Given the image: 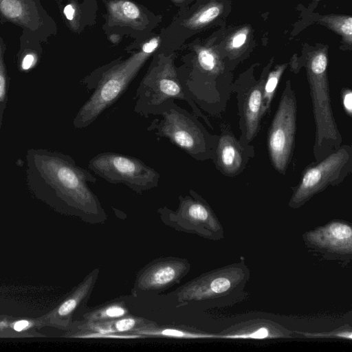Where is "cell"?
I'll return each mask as SVG.
<instances>
[{"mask_svg": "<svg viewBox=\"0 0 352 352\" xmlns=\"http://www.w3.org/2000/svg\"><path fill=\"white\" fill-rule=\"evenodd\" d=\"M305 246L324 260L348 265L352 260V226L349 221L333 219L302 234Z\"/></svg>", "mask_w": 352, "mask_h": 352, "instance_id": "obj_10", "label": "cell"}, {"mask_svg": "<svg viewBox=\"0 0 352 352\" xmlns=\"http://www.w3.org/2000/svg\"><path fill=\"white\" fill-rule=\"evenodd\" d=\"M109 16L113 22L138 26L143 21L140 8L129 0H111L107 4Z\"/></svg>", "mask_w": 352, "mask_h": 352, "instance_id": "obj_17", "label": "cell"}, {"mask_svg": "<svg viewBox=\"0 0 352 352\" xmlns=\"http://www.w3.org/2000/svg\"><path fill=\"white\" fill-rule=\"evenodd\" d=\"M129 314L123 300H113L101 304L84 315L85 321L98 322L115 320Z\"/></svg>", "mask_w": 352, "mask_h": 352, "instance_id": "obj_19", "label": "cell"}, {"mask_svg": "<svg viewBox=\"0 0 352 352\" xmlns=\"http://www.w3.org/2000/svg\"><path fill=\"white\" fill-rule=\"evenodd\" d=\"M110 38H113V39H111V41L113 43H116L115 40L116 39L117 41H118V38H119V36L118 35H115V34H113L111 36Z\"/></svg>", "mask_w": 352, "mask_h": 352, "instance_id": "obj_30", "label": "cell"}, {"mask_svg": "<svg viewBox=\"0 0 352 352\" xmlns=\"http://www.w3.org/2000/svg\"><path fill=\"white\" fill-rule=\"evenodd\" d=\"M26 181L30 189L43 193L62 208L90 224L103 223L107 214L89 186L96 177L69 155L32 148L26 155Z\"/></svg>", "mask_w": 352, "mask_h": 352, "instance_id": "obj_1", "label": "cell"}, {"mask_svg": "<svg viewBox=\"0 0 352 352\" xmlns=\"http://www.w3.org/2000/svg\"><path fill=\"white\" fill-rule=\"evenodd\" d=\"M295 335L301 336L305 338L314 339H344L351 341L352 340V327L350 324H344L336 329L325 332H306V331H294Z\"/></svg>", "mask_w": 352, "mask_h": 352, "instance_id": "obj_23", "label": "cell"}, {"mask_svg": "<svg viewBox=\"0 0 352 352\" xmlns=\"http://www.w3.org/2000/svg\"><path fill=\"white\" fill-rule=\"evenodd\" d=\"M297 101L290 81L285 83L267 133L269 157L274 168L285 175L294 151Z\"/></svg>", "mask_w": 352, "mask_h": 352, "instance_id": "obj_9", "label": "cell"}, {"mask_svg": "<svg viewBox=\"0 0 352 352\" xmlns=\"http://www.w3.org/2000/svg\"><path fill=\"white\" fill-rule=\"evenodd\" d=\"M0 14L23 27L32 28L34 24V13L27 0H0Z\"/></svg>", "mask_w": 352, "mask_h": 352, "instance_id": "obj_18", "label": "cell"}, {"mask_svg": "<svg viewBox=\"0 0 352 352\" xmlns=\"http://www.w3.org/2000/svg\"><path fill=\"white\" fill-rule=\"evenodd\" d=\"M178 199V207L175 210L166 206L157 210L164 224L178 232L195 234L212 241L224 238L222 224L200 195L190 189L188 195H179Z\"/></svg>", "mask_w": 352, "mask_h": 352, "instance_id": "obj_6", "label": "cell"}, {"mask_svg": "<svg viewBox=\"0 0 352 352\" xmlns=\"http://www.w3.org/2000/svg\"><path fill=\"white\" fill-rule=\"evenodd\" d=\"M327 64L324 50L311 52L306 63L316 127L313 148L315 162L338 149L342 141L331 104Z\"/></svg>", "mask_w": 352, "mask_h": 352, "instance_id": "obj_4", "label": "cell"}, {"mask_svg": "<svg viewBox=\"0 0 352 352\" xmlns=\"http://www.w3.org/2000/svg\"><path fill=\"white\" fill-rule=\"evenodd\" d=\"M254 156V146L242 144L223 124L212 158L216 168L223 175L234 177L245 168Z\"/></svg>", "mask_w": 352, "mask_h": 352, "instance_id": "obj_13", "label": "cell"}, {"mask_svg": "<svg viewBox=\"0 0 352 352\" xmlns=\"http://www.w3.org/2000/svg\"><path fill=\"white\" fill-rule=\"evenodd\" d=\"M88 169L107 182L122 184L141 195L156 188L160 173L141 160L114 152H102L90 160Z\"/></svg>", "mask_w": 352, "mask_h": 352, "instance_id": "obj_8", "label": "cell"}, {"mask_svg": "<svg viewBox=\"0 0 352 352\" xmlns=\"http://www.w3.org/2000/svg\"><path fill=\"white\" fill-rule=\"evenodd\" d=\"M144 318L130 314L108 321H85L80 325L83 332L98 333H131L137 328L151 322Z\"/></svg>", "mask_w": 352, "mask_h": 352, "instance_id": "obj_15", "label": "cell"}, {"mask_svg": "<svg viewBox=\"0 0 352 352\" xmlns=\"http://www.w3.org/2000/svg\"><path fill=\"white\" fill-rule=\"evenodd\" d=\"M133 99L134 111L144 118L156 116L167 101H185L195 116L213 129L207 116L186 94L172 56H159L153 60L139 84Z\"/></svg>", "mask_w": 352, "mask_h": 352, "instance_id": "obj_5", "label": "cell"}, {"mask_svg": "<svg viewBox=\"0 0 352 352\" xmlns=\"http://www.w3.org/2000/svg\"><path fill=\"white\" fill-rule=\"evenodd\" d=\"M63 13L68 21L74 23L77 16V8L74 3H70L65 6Z\"/></svg>", "mask_w": 352, "mask_h": 352, "instance_id": "obj_28", "label": "cell"}, {"mask_svg": "<svg viewBox=\"0 0 352 352\" xmlns=\"http://www.w3.org/2000/svg\"><path fill=\"white\" fill-rule=\"evenodd\" d=\"M295 336L282 325L265 319L250 320L232 326L216 334V338L233 340H269L291 338Z\"/></svg>", "mask_w": 352, "mask_h": 352, "instance_id": "obj_14", "label": "cell"}, {"mask_svg": "<svg viewBox=\"0 0 352 352\" xmlns=\"http://www.w3.org/2000/svg\"><path fill=\"white\" fill-rule=\"evenodd\" d=\"M37 63V56L32 52H27L21 60L20 67L23 71H28Z\"/></svg>", "mask_w": 352, "mask_h": 352, "instance_id": "obj_26", "label": "cell"}, {"mask_svg": "<svg viewBox=\"0 0 352 352\" xmlns=\"http://www.w3.org/2000/svg\"><path fill=\"white\" fill-rule=\"evenodd\" d=\"M222 6L212 3L202 8L188 19L185 25L191 29L201 28L214 20L221 12Z\"/></svg>", "mask_w": 352, "mask_h": 352, "instance_id": "obj_21", "label": "cell"}, {"mask_svg": "<svg viewBox=\"0 0 352 352\" xmlns=\"http://www.w3.org/2000/svg\"><path fill=\"white\" fill-rule=\"evenodd\" d=\"M147 126L161 138L167 139L173 144L198 161L212 160L219 135H212L192 112L177 105L175 100L166 102Z\"/></svg>", "mask_w": 352, "mask_h": 352, "instance_id": "obj_3", "label": "cell"}, {"mask_svg": "<svg viewBox=\"0 0 352 352\" xmlns=\"http://www.w3.org/2000/svg\"><path fill=\"white\" fill-rule=\"evenodd\" d=\"M190 263L184 258L164 256L145 265L136 274L131 294L162 292L179 283L190 270Z\"/></svg>", "mask_w": 352, "mask_h": 352, "instance_id": "obj_11", "label": "cell"}, {"mask_svg": "<svg viewBox=\"0 0 352 352\" xmlns=\"http://www.w3.org/2000/svg\"><path fill=\"white\" fill-rule=\"evenodd\" d=\"M286 67V64L278 65L266 76L263 91V112L264 116L266 113L270 112L272 99Z\"/></svg>", "mask_w": 352, "mask_h": 352, "instance_id": "obj_20", "label": "cell"}, {"mask_svg": "<svg viewBox=\"0 0 352 352\" xmlns=\"http://www.w3.org/2000/svg\"><path fill=\"white\" fill-rule=\"evenodd\" d=\"M352 170V147L340 146L322 160L307 167L294 188L288 206L298 209L329 186L342 183Z\"/></svg>", "mask_w": 352, "mask_h": 352, "instance_id": "obj_7", "label": "cell"}, {"mask_svg": "<svg viewBox=\"0 0 352 352\" xmlns=\"http://www.w3.org/2000/svg\"><path fill=\"white\" fill-rule=\"evenodd\" d=\"M265 75L252 83L242 82L231 87L232 93L236 95L239 127L241 134L239 141L248 145L260 131L261 122L264 117L263 112V91Z\"/></svg>", "mask_w": 352, "mask_h": 352, "instance_id": "obj_12", "label": "cell"}, {"mask_svg": "<svg viewBox=\"0 0 352 352\" xmlns=\"http://www.w3.org/2000/svg\"><path fill=\"white\" fill-rule=\"evenodd\" d=\"M248 30L243 28L234 33L228 42V48L232 50H240L246 43Z\"/></svg>", "mask_w": 352, "mask_h": 352, "instance_id": "obj_25", "label": "cell"}, {"mask_svg": "<svg viewBox=\"0 0 352 352\" xmlns=\"http://www.w3.org/2000/svg\"><path fill=\"white\" fill-rule=\"evenodd\" d=\"M131 333L140 335L144 338H168L189 340L216 338V334L197 332L192 330L176 327L160 326L153 321L137 328Z\"/></svg>", "mask_w": 352, "mask_h": 352, "instance_id": "obj_16", "label": "cell"}, {"mask_svg": "<svg viewBox=\"0 0 352 352\" xmlns=\"http://www.w3.org/2000/svg\"><path fill=\"white\" fill-rule=\"evenodd\" d=\"M342 102L344 109L349 117L352 116V91L350 89H344L342 92Z\"/></svg>", "mask_w": 352, "mask_h": 352, "instance_id": "obj_27", "label": "cell"}, {"mask_svg": "<svg viewBox=\"0 0 352 352\" xmlns=\"http://www.w3.org/2000/svg\"><path fill=\"white\" fill-rule=\"evenodd\" d=\"M321 22L340 34L344 41L351 45L352 41V19L350 16L327 15L321 18Z\"/></svg>", "mask_w": 352, "mask_h": 352, "instance_id": "obj_22", "label": "cell"}, {"mask_svg": "<svg viewBox=\"0 0 352 352\" xmlns=\"http://www.w3.org/2000/svg\"><path fill=\"white\" fill-rule=\"evenodd\" d=\"M29 325V322L27 320H20L16 322L14 325V329L16 331H21L25 329Z\"/></svg>", "mask_w": 352, "mask_h": 352, "instance_id": "obj_29", "label": "cell"}, {"mask_svg": "<svg viewBox=\"0 0 352 352\" xmlns=\"http://www.w3.org/2000/svg\"><path fill=\"white\" fill-rule=\"evenodd\" d=\"M250 270L241 258L229 264L200 274L178 287L175 297L179 305L202 302L226 307L245 299L244 289Z\"/></svg>", "mask_w": 352, "mask_h": 352, "instance_id": "obj_2", "label": "cell"}, {"mask_svg": "<svg viewBox=\"0 0 352 352\" xmlns=\"http://www.w3.org/2000/svg\"><path fill=\"white\" fill-rule=\"evenodd\" d=\"M175 1H177V2H182L184 0H174Z\"/></svg>", "mask_w": 352, "mask_h": 352, "instance_id": "obj_31", "label": "cell"}, {"mask_svg": "<svg viewBox=\"0 0 352 352\" xmlns=\"http://www.w3.org/2000/svg\"><path fill=\"white\" fill-rule=\"evenodd\" d=\"M3 43L0 36V132L2 124L3 115L7 102L8 76L3 58Z\"/></svg>", "mask_w": 352, "mask_h": 352, "instance_id": "obj_24", "label": "cell"}]
</instances>
